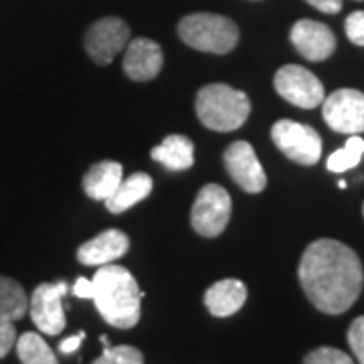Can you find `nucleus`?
I'll use <instances>...</instances> for the list:
<instances>
[{"label": "nucleus", "mask_w": 364, "mask_h": 364, "mask_svg": "<svg viewBox=\"0 0 364 364\" xmlns=\"http://www.w3.org/2000/svg\"><path fill=\"white\" fill-rule=\"evenodd\" d=\"M363 213H364V207H363Z\"/></svg>", "instance_id": "obj_30"}, {"label": "nucleus", "mask_w": 364, "mask_h": 364, "mask_svg": "<svg viewBox=\"0 0 364 364\" xmlns=\"http://www.w3.org/2000/svg\"><path fill=\"white\" fill-rule=\"evenodd\" d=\"M91 364H144V356L138 348L122 344L104 348V354Z\"/></svg>", "instance_id": "obj_22"}, {"label": "nucleus", "mask_w": 364, "mask_h": 364, "mask_svg": "<svg viewBox=\"0 0 364 364\" xmlns=\"http://www.w3.org/2000/svg\"><path fill=\"white\" fill-rule=\"evenodd\" d=\"M130 249V237L119 229H107L102 235L93 237L77 249V259L83 265L102 267L112 261L124 257Z\"/></svg>", "instance_id": "obj_14"}, {"label": "nucleus", "mask_w": 364, "mask_h": 364, "mask_svg": "<svg viewBox=\"0 0 364 364\" xmlns=\"http://www.w3.org/2000/svg\"><path fill=\"white\" fill-rule=\"evenodd\" d=\"M304 364H356L352 360L346 352L338 350V348H332V346H320L312 350L306 358Z\"/></svg>", "instance_id": "obj_23"}, {"label": "nucleus", "mask_w": 364, "mask_h": 364, "mask_svg": "<svg viewBox=\"0 0 364 364\" xmlns=\"http://www.w3.org/2000/svg\"><path fill=\"white\" fill-rule=\"evenodd\" d=\"M196 116L215 132L239 130L251 114L247 93L227 83H210L196 93Z\"/></svg>", "instance_id": "obj_3"}, {"label": "nucleus", "mask_w": 364, "mask_h": 364, "mask_svg": "<svg viewBox=\"0 0 364 364\" xmlns=\"http://www.w3.org/2000/svg\"><path fill=\"white\" fill-rule=\"evenodd\" d=\"M150 156L168 170H188L195 164V144L182 134H170L152 148Z\"/></svg>", "instance_id": "obj_17"}, {"label": "nucleus", "mask_w": 364, "mask_h": 364, "mask_svg": "<svg viewBox=\"0 0 364 364\" xmlns=\"http://www.w3.org/2000/svg\"><path fill=\"white\" fill-rule=\"evenodd\" d=\"M14 344H16V330H14V322L0 320V358H4L9 352L13 350Z\"/></svg>", "instance_id": "obj_26"}, {"label": "nucleus", "mask_w": 364, "mask_h": 364, "mask_svg": "<svg viewBox=\"0 0 364 364\" xmlns=\"http://www.w3.org/2000/svg\"><path fill=\"white\" fill-rule=\"evenodd\" d=\"M28 312V296L25 287L11 277L0 275V320L16 322Z\"/></svg>", "instance_id": "obj_19"}, {"label": "nucleus", "mask_w": 364, "mask_h": 364, "mask_svg": "<svg viewBox=\"0 0 364 364\" xmlns=\"http://www.w3.org/2000/svg\"><path fill=\"white\" fill-rule=\"evenodd\" d=\"M93 296L97 312L114 328L128 330L140 322V304L144 294L136 277L126 267L107 263L93 275Z\"/></svg>", "instance_id": "obj_2"}, {"label": "nucleus", "mask_w": 364, "mask_h": 364, "mask_svg": "<svg viewBox=\"0 0 364 364\" xmlns=\"http://www.w3.org/2000/svg\"><path fill=\"white\" fill-rule=\"evenodd\" d=\"M344 31H346V37H348L354 45L364 47V11L352 13L350 16L346 18Z\"/></svg>", "instance_id": "obj_25"}, {"label": "nucleus", "mask_w": 364, "mask_h": 364, "mask_svg": "<svg viewBox=\"0 0 364 364\" xmlns=\"http://www.w3.org/2000/svg\"><path fill=\"white\" fill-rule=\"evenodd\" d=\"M273 85L286 102L298 105L301 109H312L322 104L326 97L322 81L306 67L286 65L277 69Z\"/></svg>", "instance_id": "obj_7"}, {"label": "nucleus", "mask_w": 364, "mask_h": 364, "mask_svg": "<svg viewBox=\"0 0 364 364\" xmlns=\"http://www.w3.org/2000/svg\"><path fill=\"white\" fill-rule=\"evenodd\" d=\"M231 196L219 184H207L198 191L191 210V223L203 237H219L231 219Z\"/></svg>", "instance_id": "obj_6"}, {"label": "nucleus", "mask_w": 364, "mask_h": 364, "mask_svg": "<svg viewBox=\"0 0 364 364\" xmlns=\"http://www.w3.org/2000/svg\"><path fill=\"white\" fill-rule=\"evenodd\" d=\"M178 37L196 51L225 55L239 43V28L231 18L221 14L196 13L178 23Z\"/></svg>", "instance_id": "obj_4"}, {"label": "nucleus", "mask_w": 364, "mask_h": 364, "mask_svg": "<svg viewBox=\"0 0 364 364\" xmlns=\"http://www.w3.org/2000/svg\"><path fill=\"white\" fill-rule=\"evenodd\" d=\"M16 354L23 364H59L51 346L35 332H25L16 338Z\"/></svg>", "instance_id": "obj_20"}, {"label": "nucleus", "mask_w": 364, "mask_h": 364, "mask_svg": "<svg viewBox=\"0 0 364 364\" xmlns=\"http://www.w3.org/2000/svg\"><path fill=\"white\" fill-rule=\"evenodd\" d=\"M73 294L81 299H91L93 296V282L87 277H77L75 286H73Z\"/></svg>", "instance_id": "obj_28"}, {"label": "nucleus", "mask_w": 364, "mask_h": 364, "mask_svg": "<svg viewBox=\"0 0 364 364\" xmlns=\"http://www.w3.org/2000/svg\"><path fill=\"white\" fill-rule=\"evenodd\" d=\"M298 277L314 308L328 316L350 310L364 286L360 257L334 239H318L308 245L299 261Z\"/></svg>", "instance_id": "obj_1"}, {"label": "nucleus", "mask_w": 364, "mask_h": 364, "mask_svg": "<svg viewBox=\"0 0 364 364\" xmlns=\"http://www.w3.org/2000/svg\"><path fill=\"white\" fill-rule=\"evenodd\" d=\"M324 122L338 134L364 132V93L358 90H338L322 102Z\"/></svg>", "instance_id": "obj_9"}, {"label": "nucleus", "mask_w": 364, "mask_h": 364, "mask_svg": "<svg viewBox=\"0 0 364 364\" xmlns=\"http://www.w3.org/2000/svg\"><path fill=\"white\" fill-rule=\"evenodd\" d=\"M289 37L299 55L308 61H324L336 49L334 33L322 23L310 18H301L291 26Z\"/></svg>", "instance_id": "obj_12"}, {"label": "nucleus", "mask_w": 364, "mask_h": 364, "mask_svg": "<svg viewBox=\"0 0 364 364\" xmlns=\"http://www.w3.org/2000/svg\"><path fill=\"white\" fill-rule=\"evenodd\" d=\"M154 182L146 174V172H136L132 174L130 178H122V182L117 184V188L112 193V196H107L104 203L109 213H124L134 205L142 203L144 198H148V195L152 193Z\"/></svg>", "instance_id": "obj_16"}, {"label": "nucleus", "mask_w": 364, "mask_h": 364, "mask_svg": "<svg viewBox=\"0 0 364 364\" xmlns=\"http://www.w3.org/2000/svg\"><path fill=\"white\" fill-rule=\"evenodd\" d=\"M85 338V332H77L75 336H71V338H65L61 344H59V352L61 354H71V352H75L79 348V344H81V340Z\"/></svg>", "instance_id": "obj_29"}, {"label": "nucleus", "mask_w": 364, "mask_h": 364, "mask_svg": "<svg viewBox=\"0 0 364 364\" xmlns=\"http://www.w3.org/2000/svg\"><path fill=\"white\" fill-rule=\"evenodd\" d=\"M364 156V140L360 136H350L348 142L344 144L340 150H336L332 156L328 158L326 166L330 172H346V170L358 166V162L363 160Z\"/></svg>", "instance_id": "obj_21"}, {"label": "nucleus", "mask_w": 364, "mask_h": 364, "mask_svg": "<svg viewBox=\"0 0 364 364\" xmlns=\"http://www.w3.org/2000/svg\"><path fill=\"white\" fill-rule=\"evenodd\" d=\"M348 344H350L354 358L358 360V364H364V316H358L348 328Z\"/></svg>", "instance_id": "obj_24"}, {"label": "nucleus", "mask_w": 364, "mask_h": 364, "mask_svg": "<svg viewBox=\"0 0 364 364\" xmlns=\"http://www.w3.org/2000/svg\"><path fill=\"white\" fill-rule=\"evenodd\" d=\"M247 301V287L241 279H221L208 287L205 294V306L215 318H229L237 314Z\"/></svg>", "instance_id": "obj_15"}, {"label": "nucleus", "mask_w": 364, "mask_h": 364, "mask_svg": "<svg viewBox=\"0 0 364 364\" xmlns=\"http://www.w3.org/2000/svg\"><path fill=\"white\" fill-rule=\"evenodd\" d=\"M119 182H122V164L104 160L93 164L90 172L83 176V191L93 200H105L107 196H112Z\"/></svg>", "instance_id": "obj_18"}, {"label": "nucleus", "mask_w": 364, "mask_h": 364, "mask_svg": "<svg viewBox=\"0 0 364 364\" xmlns=\"http://www.w3.org/2000/svg\"><path fill=\"white\" fill-rule=\"evenodd\" d=\"M306 2L326 14H336L342 9V0H306Z\"/></svg>", "instance_id": "obj_27"}, {"label": "nucleus", "mask_w": 364, "mask_h": 364, "mask_svg": "<svg viewBox=\"0 0 364 364\" xmlns=\"http://www.w3.org/2000/svg\"><path fill=\"white\" fill-rule=\"evenodd\" d=\"M130 43V26L117 16H107L90 26L85 33V51L97 65H107L116 59L117 53Z\"/></svg>", "instance_id": "obj_10"}, {"label": "nucleus", "mask_w": 364, "mask_h": 364, "mask_svg": "<svg viewBox=\"0 0 364 364\" xmlns=\"http://www.w3.org/2000/svg\"><path fill=\"white\" fill-rule=\"evenodd\" d=\"M273 144L286 154L291 162L301 166H312L322 156V138L312 126L279 119L272 128Z\"/></svg>", "instance_id": "obj_5"}, {"label": "nucleus", "mask_w": 364, "mask_h": 364, "mask_svg": "<svg viewBox=\"0 0 364 364\" xmlns=\"http://www.w3.org/2000/svg\"><path fill=\"white\" fill-rule=\"evenodd\" d=\"M225 166L227 172L245 193L257 195L267 186V176L261 166L259 158L255 154L253 146L245 140L233 142L225 150Z\"/></svg>", "instance_id": "obj_11"}, {"label": "nucleus", "mask_w": 364, "mask_h": 364, "mask_svg": "<svg viewBox=\"0 0 364 364\" xmlns=\"http://www.w3.org/2000/svg\"><path fill=\"white\" fill-rule=\"evenodd\" d=\"M67 294V284H41L35 287L33 296L28 298V312L33 324L43 334L57 336L65 328V310H63V296Z\"/></svg>", "instance_id": "obj_8"}, {"label": "nucleus", "mask_w": 364, "mask_h": 364, "mask_svg": "<svg viewBox=\"0 0 364 364\" xmlns=\"http://www.w3.org/2000/svg\"><path fill=\"white\" fill-rule=\"evenodd\" d=\"M164 65V55L160 45L150 39H134L126 45L124 71L134 81H150Z\"/></svg>", "instance_id": "obj_13"}]
</instances>
